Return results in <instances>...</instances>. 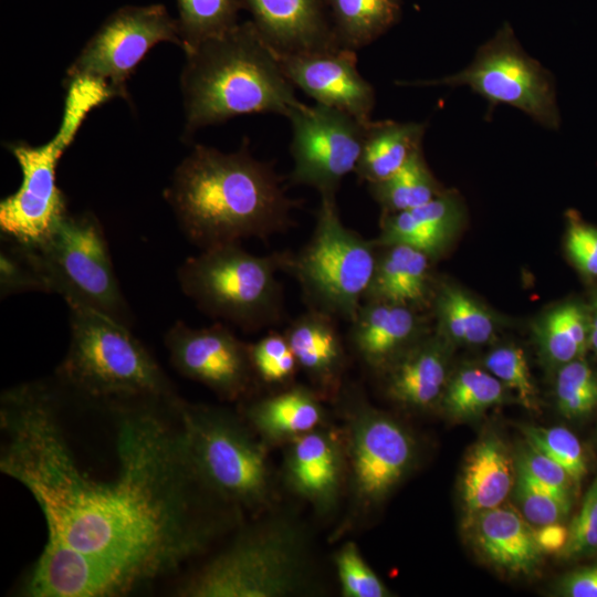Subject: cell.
<instances>
[{
  "mask_svg": "<svg viewBox=\"0 0 597 597\" xmlns=\"http://www.w3.org/2000/svg\"><path fill=\"white\" fill-rule=\"evenodd\" d=\"M421 322L415 308L404 304L366 301L352 321V344L371 368L385 370L419 342Z\"/></svg>",
  "mask_w": 597,
  "mask_h": 597,
  "instance_id": "ffe728a7",
  "label": "cell"
},
{
  "mask_svg": "<svg viewBox=\"0 0 597 597\" xmlns=\"http://www.w3.org/2000/svg\"><path fill=\"white\" fill-rule=\"evenodd\" d=\"M516 468L505 443L494 433L469 450L461 474V499L467 514L503 504L513 491Z\"/></svg>",
  "mask_w": 597,
  "mask_h": 597,
  "instance_id": "d4e9b609",
  "label": "cell"
},
{
  "mask_svg": "<svg viewBox=\"0 0 597 597\" xmlns=\"http://www.w3.org/2000/svg\"><path fill=\"white\" fill-rule=\"evenodd\" d=\"M318 391L296 386L251 402L245 418L263 440L289 441L320 428L324 410Z\"/></svg>",
  "mask_w": 597,
  "mask_h": 597,
  "instance_id": "484cf974",
  "label": "cell"
},
{
  "mask_svg": "<svg viewBox=\"0 0 597 597\" xmlns=\"http://www.w3.org/2000/svg\"><path fill=\"white\" fill-rule=\"evenodd\" d=\"M160 42L180 46L177 18L163 4L124 6L109 14L66 71V82L92 80L127 98L126 82Z\"/></svg>",
  "mask_w": 597,
  "mask_h": 597,
  "instance_id": "7c38bea8",
  "label": "cell"
},
{
  "mask_svg": "<svg viewBox=\"0 0 597 597\" xmlns=\"http://www.w3.org/2000/svg\"><path fill=\"white\" fill-rule=\"evenodd\" d=\"M285 252L261 256L228 243L205 249L178 269L181 291L211 317L255 331L282 316V289L276 271Z\"/></svg>",
  "mask_w": 597,
  "mask_h": 597,
  "instance_id": "ba28073f",
  "label": "cell"
},
{
  "mask_svg": "<svg viewBox=\"0 0 597 597\" xmlns=\"http://www.w3.org/2000/svg\"><path fill=\"white\" fill-rule=\"evenodd\" d=\"M254 375L269 384L292 379L298 366L285 334L270 333L250 345Z\"/></svg>",
  "mask_w": 597,
  "mask_h": 597,
  "instance_id": "ab89813d",
  "label": "cell"
},
{
  "mask_svg": "<svg viewBox=\"0 0 597 597\" xmlns=\"http://www.w3.org/2000/svg\"><path fill=\"white\" fill-rule=\"evenodd\" d=\"M535 538L543 553H561L568 540V527L554 522L534 528Z\"/></svg>",
  "mask_w": 597,
  "mask_h": 597,
  "instance_id": "bcb514c9",
  "label": "cell"
},
{
  "mask_svg": "<svg viewBox=\"0 0 597 597\" xmlns=\"http://www.w3.org/2000/svg\"><path fill=\"white\" fill-rule=\"evenodd\" d=\"M566 251L585 275L597 277V228L583 221L575 211L567 214Z\"/></svg>",
  "mask_w": 597,
  "mask_h": 597,
  "instance_id": "7bdbcfd3",
  "label": "cell"
},
{
  "mask_svg": "<svg viewBox=\"0 0 597 597\" xmlns=\"http://www.w3.org/2000/svg\"><path fill=\"white\" fill-rule=\"evenodd\" d=\"M294 185L335 195L342 180L355 172L366 126L352 115L324 105L302 103L290 115Z\"/></svg>",
  "mask_w": 597,
  "mask_h": 597,
  "instance_id": "5bb4252c",
  "label": "cell"
},
{
  "mask_svg": "<svg viewBox=\"0 0 597 597\" xmlns=\"http://www.w3.org/2000/svg\"><path fill=\"white\" fill-rule=\"evenodd\" d=\"M177 410L190 461L205 488L238 513L270 502L266 449L231 411L178 399Z\"/></svg>",
  "mask_w": 597,
  "mask_h": 597,
  "instance_id": "8992f818",
  "label": "cell"
},
{
  "mask_svg": "<svg viewBox=\"0 0 597 597\" xmlns=\"http://www.w3.org/2000/svg\"><path fill=\"white\" fill-rule=\"evenodd\" d=\"M70 343L55 377L94 399L177 397L158 362L121 322L69 303Z\"/></svg>",
  "mask_w": 597,
  "mask_h": 597,
  "instance_id": "277c9868",
  "label": "cell"
},
{
  "mask_svg": "<svg viewBox=\"0 0 597 597\" xmlns=\"http://www.w3.org/2000/svg\"><path fill=\"white\" fill-rule=\"evenodd\" d=\"M180 48L190 52L235 27L244 0H177Z\"/></svg>",
  "mask_w": 597,
  "mask_h": 597,
  "instance_id": "836d02e7",
  "label": "cell"
},
{
  "mask_svg": "<svg viewBox=\"0 0 597 597\" xmlns=\"http://www.w3.org/2000/svg\"><path fill=\"white\" fill-rule=\"evenodd\" d=\"M514 499L523 517L534 526L561 522L570 510V494L549 488L516 467Z\"/></svg>",
  "mask_w": 597,
  "mask_h": 597,
  "instance_id": "e575fe53",
  "label": "cell"
},
{
  "mask_svg": "<svg viewBox=\"0 0 597 597\" xmlns=\"http://www.w3.org/2000/svg\"><path fill=\"white\" fill-rule=\"evenodd\" d=\"M305 540L293 524L268 521L241 531L186 577L181 597H283L306 589Z\"/></svg>",
  "mask_w": 597,
  "mask_h": 597,
  "instance_id": "5b68a950",
  "label": "cell"
},
{
  "mask_svg": "<svg viewBox=\"0 0 597 597\" xmlns=\"http://www.w3.org/2000/svg\"><path fill=\"white\" fill-rule=\"evenodd\" d=\"M589 333L590 312L576 302L549 310L535 328L541 355L556 367L583 357L589 346Z\"/></svg>",
  "mask_w": 597,
  "mask_h": 597,
  "instance_id": "4dcf8cb0",
  "label": "cell"
},
{
  "mask_svg": "<svg viewBox=\"0 0 597 597\" xmlns=\"http://www.w3.org/2000/svg\"><path fill=\"white\" fill-rule=\"evenodd\" d=\"M346 433L352 499L362 513L383 503L407 475L416 443L396 419L362 404L350 413Z\"/></svg>",
  "mask_w": 597,
  "mask_h": 597,
  "instance_id": "4fadbf2b",
  "label": "cell"
},
{
  "mask_svg": "<svg viewBox=\"0 0 597 597\" xmlns=\"http://www.w3.org/2000/svg\"><path fill=\"white\" fill-rule=\"evenodd\" d=\"M464 531L476 553L498 570L511 576H531L542 564L532 525L520 511L496 506L467 514Z\"/></svg>",
  "mask_w": 597,
  "mask_h": 597,
  "instance_id": "d6986e66",
  "label": "cell"
},
{
  "mask_svg": "<svg viewBox=\"0 0 597 597\" xmlns=\"http://www.w3.org/2000/svg\"><path fill=\"white\" fill-rule=\"evenodd\" d=\"M434 307L439 334L448 343L479 346L495 337L499 325L494 314L457 285H441Z\"/></svg>",
  "mask_w": 597,
  "mask_h": 597,
  "instance_id": "f546056e",
  "label": "cell"
},
{
  "mask_svg": "<svg viewBox=\"0 0 597 597\" xmlns=\"http://www.w3.org/2000/svg\"><path fill=\"white\" fill-rule=\"evenodd\" d=\"M344 463L342 442L336 433L317 428L291 441L286 476L300 495L325 510L338 496Z\"/></svg>",
  "mask_w": 597,
  "mask_h": 597,
  "instance_id": "44dd1931",
  "label": "cell"
},
{
  "mask_svg": "<svg viewBox=\"0 0 597 597\" xmlns=\"http://www.w3.org/2000/svg\"><path fill=\"white\" fill-rule=\"evenodd\" d=\"M145 586L134 574L61 543L46 544L24 577L29 597H114Z\"/></svg>",
  "mask_w": 597,
  "mask_h": 597,
  "instance_id": "2e32d148",
  "label": "cell"
},
{
  "mask_svg": "<svg viewBox=\"0 0 597 597\" xmlns=\"http://www.w3.org/2000/svg\"><path fill=\"white\" fill-rule=\"evenodd\" d=\"M589 346L597 353V301L590 312Z\"/></svg>",
  "mask_w": 597,
  "mask_h": 597,
  "instance_id": "7dc6e473",
  "label": "cell"
},
{
  "mask_svg": "<svg viewBox=\"0 0 597 597\" xmlns=\"http://www.w3.org/2000/svg\"><path fill=\"white\" fill-rule=\"evenodd\" d=\"M276 55L289 81L315 104L347 113L363 123L371 121L376 94L358 71L355 50L333 48Z\"/></svg>",
  "mask_w": 597,
  "mask_h": 597,
  "instance_id": "e0dca14e",
  "label": "cell"
},
{
  "mask_svg": "<svg viewBox=\"0 0 597 597\" xmlns=\"http://www.w3.org/2000/svg\"><path fill=\"white\" fill-rule=\"evenodd\" d=\"M341 48L359 50L385 34L401 17V0H324Z\"/></svg>",
  "mask_w": 597,
  "mask_h": 597,
  "instance_id": "f1b7e54d",
  "label": "cell"
},
{
  "mask_svg": "<svg viewBox=\"0 0 597 597\" xmlns=\"http://www.w3.org/2000/svg\"><path fill=\"white\" fill-rule=\"evenodd\" d=\"M64 111L57 133L48 143L32 146L11 143L22 181L0 202V230L4 237L34 245L44 240L69 213L65 195L56 185V168L87 114L115 97L104 84L91 80L66 82Z\"/></svg>",
  "mask_w": 597,
  "mask_h": 597,
  "instance_id": "52a82bcc",
  "label": "cell"
},
{
  "mask_svg": "<svg viewBox=\"0 0 597 597\" xmlns=\"http://www.w3.org/2000/svg\"><path fill=\"white\" fill-rule=\"evenodd\" d=\"M185 54L180 74L185 138L241 115L272 113L287 118L302 104L276 53L251 20Z\"/></svg>",
  "mask_w": 597,
  "mask_h": 597,
  "instance_id": "3957f363",
  "label": "cell"
},
{
  "mask_svg": "<svg viewBox=\"0 0 597 597\" xmlns=\"http://www.w3.org/2000/svg\"><path fill=\"white\" fill-rule=\"evenodd\" d=\"M178 399L87 398L56 377L2 392L0 471L30 492L48 541L146 585L235 521L195 472Z\"/></svg>",
  "mask_w": 597,
  "mask_h": 597,
  "instance_id": "6da1fadb",
  "label": "cell"
},
{
  "mask_svg": "<svg viewBox=\"0 0 597 597\" xmlns=\"http://www.w3.org/2000/svg\"><path fill=\"white\" fill-rule=\"evenodd\" d=\"M523 433L528 446L561 464L574 484H579L587 473V462L580 441L570 430L526 426Z\"/></svg>",
  "mask_w": 597,
  "mask_h": 597,
  "instance_id": "8d00e7d4",
  "label": "cell"
},
{
  "mask_svg": "<svg viewBox=\"0 0 597 597\" xmlns=\"http://www.w3.org/2000/svg\"><path fill=\"white\" fill-rule=\"evenodd\" d=\"M285 336L297 364L323 395L338 390L345 352L333 316L311 310L292 322Z\"/></svg>",
  "mask_w": 597,
  "mask_h": 597,
  "instance_id": "cb8c5ba5",
  "label": "cell"
},
{
  "mask_svg": "<svg viewBox=\"0 0 597 597\" xmlns=\"http://www.w3.org/2000/svg\"><path fill=\"white\" fill-rule=\"evenodd\" d=\"M244 6L279 55L341 48L324 0H244Z\"/></svg>",
  "mask_w": 597,
  "mask_h": 597,
  "instance_id": "ac0fdd59",
  "label": "cell"
},
{
  "mask_svg": "<svg viewBox=\"0 0 597 597\" xmlns=\"http://www.w3.org/2000/svg\"><path fill=\"white\" fill-rule=\"evenodd\" d=\"M335 566L345 597H387L389 590L363 558L354 542L345 543L335 554Z\"/></svg>",
  "mask_w": 597,
  "mask_h": 597,
  "instance_id": "f35d334b",
  "label": "cell"
},
{
  "mask_svg": "<svg viewBox=\"0 0 597 597\" xmlns=\"http://www.w3.org/2000/svg\"><path fill=\"white\" fill-rule=\"evenodd\" d=\"M377 258L366 301L404 304L426 302L429 293V255L406 244L385 245Z\"/></svg>",
  "mask_w": 597,
  "mask_h": 597,
  "instance_id": "83f0119b",
  "label": "cell"
},
{
  "mask_svg": "<svg viewBox=\"0 0 597 597\" xmlns=\"http://www.w3.org/2000/svg\"><path fill=\"white\" fill-rule=\"evenodd\" d=\"M516 467L534 480L555 490L570 494L574 482L567 471L557 462L528 446L522 448L515 461Z\"/></svg>",
  "mask_w": 597,
  "mask_h": 597,
  "instance_id": "ee69618b",
  "label": "cell"
},
{
  "mask_svg": "<svg viewBox=\"0 0 597 597\" xmlns=\"http://www.w3.org/2000/svg\"><path fill=\"white\" fill-rule=\"evenodd\" d=\"M425 132L423 123L371 119L366 126L355 169L358 179L369 185L392 176L422 149Z\"/></svg>",
  "mask_w": 597,
  "mask_h": 597,
  "instance_id": "4316f807",
  "label": "cell"
},
{
  "mask_svg": "<svg viewBox=\"0 0 597 597\" xmlns=\"http://www.w3.org/2000/svg\"><path fill=\"white\" fill-rule=\"evenodd\" d=\"M506 387L489 370L467 366L448 380L440 405L454 420L478 418L506 399Z\"/></svg>",
  "mask_w": 597,
  "mask_h": 597,
  "instance_id": "1f68e13d",
  "label": "cell"
},
{
  "mask_svg": "<svg viewBox=\"0 0 597 597\" xmlns=\"http://www.w3.org/2000/svg\"><path fill=\"white\" fill-rule=\"evenodd\" d=\"M557 593L566 597H597V566L567 574L559 580Z\"/></svg>",
  "mask_w": 597,
  "mask_h": 597,
  "instance_id": "f6af8a7d",
  "label": "cell"
},
{
  "mask_svg": "<svg viewBox=\"0 0 597 597\" xmlns=\"http://www.w3.org/2000/svg\"><path fill=\"white\" fill-rule=\"evenodd\" d=\"M446 343L441 336L419 341L391 363L384 370L389 399L418 410L439 404L449 380Z\"/></svg>",
  "mask_w": 597,
  "mask_h": 597,
  "instance_id": "603a6c76",
  "label": "cell"
},
{
  "mask_svg": "<svg viewBox=\"0 0 597 597\" xmlns=\"http://www.w3.org/2000/svg\"><path fill=\"white\" fill-rule=\"evenodd\" d=\"M375 245L343 223L335 195H321L312 238L297 254H287L284 270L315 310L352 322L374 275Z\"/></svg>",
  "mask_w": 597,
  "mask_h": 597,
  "instance_id": "30bf717a",
  "label": "cell"
},
{
  "mask_svg": "<svg viewBox=\"0 0 597 597\" xmlns=\"http://www.w3.org/2000/svg\"><path fill=\"white\" fill-rule=\"evenodd\" d=\"M0 255L1 297L24 291H40L41 286L24 244L4 237Z\"/></svg>",
  "mask_w": 597,
  "mask_h": 597,
  "instance_id": "60d3db41",
  "label": "cell"
},
{
  "mask_svg": "<svg viewBox=\"0 0 597 597\" xmlns=\"http://www.w3.org/2000/svg\"><path fill=\"white\" fill-rule=\"evenodd\" d=\"M464 209L454 191L443 190L419 207L384 213L376 245L406 244L427 255L440 254L457 234Z\"/></svg>",
  "mask_w": 597,
  "mask_h": 597,
  "instance_id": "7402d4cb",
  "label": "cell"
},
{
  "mask_svg": "<svg viewBox=\"0 0 597 597\" xmlns=\"http://www.w3.org/2000/svg\"><path fill=\"white\" fill-rule=\"evenodd\" d=\"M164 343L180 375L205 385L221 399H242L251 390L255 375L250 345L221 323L193 328L176 322Z\"/></svg>",
  "mask_w": 597,
  "mask_h": 597,
  "instance_id": "9a60e30c",
  "label": "cell"
},
{
  "mask_svg": "<svg viewBox=\"0 0 597 597\" xmlns=\"http://www.w3.org/2000/svg\"><path fill=\"white\" fill-rule=\"evenodd\" d=\"M164 196L184 234L201 250L283 232L298 207L273 166L254 158L247 143L233 153L196 145Z\"/></svg>",
  "mask_w": 597,
  "mask_h": 597,
  "instance_id": "7a4b0ae2",
  "label": "cell"
},
{
  "mask_svg": "<svg viewBox=\"0 0 597 597\" xmlns=\"http://www.w3.org/2000/svg\"><path fill=\"white\" fill-rule=\"evenodd\" d=\"M597 551V475L587 490L578 514L568 526V540L559 553L574 558Z\"/></svg>",
  "mask_w": 597,
  "mask_h": 597,
  "instance_id": "b9f144b4",
  "label": "cell"
},
{
  "mask_svg": "<svg viewBox=\"0 0 597 597\" xmlns=\"http://www.w3.org/2000/svg\"><path fill=\"white\" fill-rule=\"evenodd\" d=\"M24 245L41 292L60 294L66 304L93 308L130 327L132 314L94 213H67L40 243Z\"/></svg>",
  "mask_w": 597,
  "mask_h": 597,
  "instance_id": "9c48e42d",
  "label": "cell"
},
{
  "mask_svg": "<svg viewBox=\"0 0 597 597\" xmlns=\"http://www.w3.org/2000/svg\"><path fill=\"white\" fill-rule=\"evenodd\" d=\"M555 397L559 412L578 418L597 406V375L583 359L577 358L558 367Z\"/></svg>",
  "mask_w": 597,
  "mask_h": 597,
  "instance_id": "d590c367",
  "label": "cell"
},
{
  "mask_svg": "<svg viewBox=\"0 0 597 597\" xmlns=\"http://www.w3.org/2000/svg\"><path fill=\"white\" fill-rule=\"evenodd\" d=\"M369 191L384 213L409 210L427 203L443 191L430 171L422 149L389 178L369 184Z\"/></svg>",
  "mask_w": 597,
  "mask_h": 597,
  "instance_id": "d6a6232c",
  "label": "cell"
},
{
  "mask_svg": "<svg viewBox=\"0 0 597 597\" xmlns=\"http://www.w3.org/2000/svg\"><path fill=\"white\" fill-rule=\"evenodd\" d=\"M467 85L492 106H514L542 126L556 129L559 113L553 80L538 61L521 48L509 23L482 44L474 60L459 73L402 85Z\"/></svg>",
  "mask_w": 597,
  "mask_h": 597,
  "instance_id": "8fae6325",
  "label": "cell"
},
{
  "mask_svg": "<svg viewBox=\"0 0 597 597\" xmlns=\"http://www.w3.org/2000/svg\"><path fill=\"white\" fill-rule=\"evenodd\" d=\"M484 365L507 390H513L519 402L527 410L537 409V392L522 348L513 344L492 349Z\"/></svg>",
  "mask_w": 597,
  "mask_h": 597,
  "instance_id": "74e56055",
  "label": "cell"
}]
</instances>
